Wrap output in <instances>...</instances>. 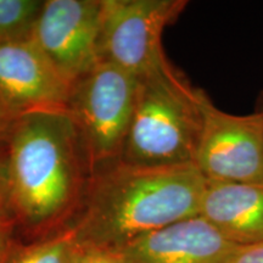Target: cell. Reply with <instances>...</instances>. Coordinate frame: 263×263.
I'll return each mask as SVG.
<instances>
[{
  "label": "cell",
  "instance_id": "obj_1",
  "mask_svg": "<svg viewBox=\"0 0 263 263\" xmlns=\"http://www.w3.org/2000/svg\"><path fill=\"white\" fill-rule=\"evenodd\" d=\"M205 188L195 164L139 167L120 161L91 174L72 228L82 248L118 251L140 236L199 216Z\"/></svg>",
  "mask_w": 263,
  "mask_h": 263
},
{
  "label": "cell",
  "instance_id": "obj_2",
  "mask_svg": "<svg viewBox=\"0 0 263 263\" xmlns=\"http://www.w3.org/2000/svg\"><path fill=\"white\" fill-rule=\"evenodd\" d=\"M8 203L15 227H55L82 209L90 172L68 111L20 116L6 145Z\"/></svg>",
  "mask_w": 263,
  "mask_h": 263
},
{
  "label": "cell",
  "instance_id": "obj_3",
  "mask_svg": "<svg viewBox=\"0 0 263 263\" xmlns=\"http://www.w3.org/2000/svg\"><path fill=\"white\" fill-rule=\"evenodd\" d=\"M200 90L168 59L139 78L121 162L139 167L194 164L202 128Z\"/></svg>",
  "mask_w": 263,
  "mask_h": 263
},
{
  "label": "cell",
  "instance_id": "obj_4",
  "mask_svg": "<svg viewBox=\"0 0 263 263\" xmlns=\"http://www.w3.org/2000/svg\"><path fill=\"white\" fill-rule=\"evenodd\" d=\"M139 80L101 60L72 87L68 114L90 176L120 162L136 107Z\"/></svg>",
  "mask_w": 263,
  "mask_h": 263
},
{
  "label": "cell",
  "instance_id": "obj_5",
  "mask_svg": "<svg viewBox=\"0 0 263 263\" xmlns=\"http://www.w3.org/2000/svg\"><path fill=\"white\" fill-rule=\"evenodd\" d=\"M185 0H103L101 60L145 77L167 60L162 34L185 9Z\"/></svg>",
  "mask_w": 263,
  "mask_h": 263
},
{
  "label": "cell",
  "instance_id": "obj_6",
  "mask_svg": "<svg viewBox=\"0 0 263 263\" xmlns=\"http://www.w3.org/2000/svg\"><path fill=\"white\" fill-rule=\"evenodd\" d=\"M202 128L194 164L207 182L263 183V110L232 115L200 90Z\"/></svg>",
  "mask_w": 263,
  "mask_h": 263
},
{
  "label": "cell",
  "instance_id": "obj_7",
  "mask_svg": "<svg viewBox=\"0 0 263 263\" xmlns=\"http://www.w3.org/2000/svg\"><path fill=\"white\" fill-rule=\"evenodd\" d=\"M103 0H45L31 39L74 84L101 61Z\"/></svg>",
  "mask_w": 263,
  "mask_h": 263
},
{
  "label": "cell",
  "instance_id": "obj_8",
  "mask_svg": "<svg viewBox=\"0 0 263 263\" xmlns=\"http://www.w3.org/2000/svg\"><path fill=\"white\" fill-rule=\"evenodd\" d=\"M72 87L32 39L0 44V100L16 116L67 111Z\"/></svg>",
  "mask_w": 263,
  "mask_h": 263
},
{
  "label": "cell",
  "instance_id": "obj_9",
  "mask_svg": "<svg viewBox=\"0 0 263 263\" xmlns=\"http://www.w3.org/2000/svg\"><path fill=\"white\" fill-rule=\"evenodd\" d=\"M236 249L196 216L140 236L116 252L122 263H230Z\"/></svg>",
  "mask_w": 263,
  "mask_h": 263
},
{
  "label": "cell",
  "instance_id": "obj_10",
  "mask_svg": "<svg viewBox=\"0 0 263 263\" xmlns=\"http://www.w3.org/2000/svg\"><path fill=\"white\" fill-rule=\"evenodd\" d=\"M199 216L233 244L263 242V183L206 180Z\"/></svg>",
  "mask_w": 263,
  "mask_h": 263
},
{
  "label": "cell",
  "instance_id": "obj_11",
  "mask_svg": "<svg viewBox=\"0 0 263 263\" xmlns=\"http://www.w3.org/2000/svg\"><path fill=\"white\" fill-rule=\"evenodd\" d=\"M83 248L73 228H67L24 248L14 246L6 263H76Z\"/></svg>",
  "mask_w": 263,
  "mask_h": 263
},
{
  "label": "cell",
  "instance_id": "obj_12",
  "mask_svg": "<svg viewBox=\"0 0 263 263\" xmlns=\"http://www.w3.org/2000/svg\"><path fill=\"white\" fill-rule=\"evenodd\" d=\"M44 2L0 0V44L31 39Z\"/></svg>",
  "mask_w": 263,
  "mask_h": 263
},
{
  "label": "cell",
  "instance_id": "obj_13",
  "mask_svg": "<svg viewBox=\"0 0 263 263\" xmlns=\"http://www.w3.org/2000/svg\"><path fill=\"white\" fill-rule=\"evenodd\" d=\"M18 116L0 100V150H5Z\"/></svg>",
  "mask_w": 263,
  "mask_h": 263
},
{
  "label": "cell",
  "instance_id": "obj_14",
  "mask_svg": "<svg viewBox=\"0 0 263 263\" xmlns=\"http://www.w3.org/2000/svg\"><path fill=\"white\" fill-rule=\"evenodd\" d=\"M76 263H122L116 251L100 249H84Z\"/></svg>",
  "mask_w": 263,
  "mask_h": 263
},
{
  "label": "cell",
  "instance_id": "obj_15",
  "mask_svg": "<svg viewBox=\"0 0 263 263\" xmlns=\"http://www.w3.org/2000/svg\"><path fill=\"white\" fill-rule=\"evenodd\" d=\"M230 263H263V242L238 246Z\"/></svg>",
  "mask_w": 263,
  "mask_h": 263
},
{
  "label": "cell",
  "instance_id": "obj_16",
  "mask_svg": "<svg viewBox=\"0 0 263 263\" xmlns=\"http://www.w3.org/2000/svg\"><path fill=\"white\" fill-rule=\"evenodd\" d=\"M8 193V161H6L5 149L0 150V209L5 210V211L10 215Z\"/></svg>",
  "mask_w": 263,
  "mask_h": 263
},
{
  "label": "cell",
  "instance_id": "obj_17",
  "mask_svg": "<svg viewBox=\"0 0 263 263\" xmlns=\"http://www.w3.org/2000/svg\"><path fill=\"white\" fill-rule=\"evenodd\" d=\"M14 230L15 227H0V263H6L14 249Z\"/></svg>",
  "mask_w": 263,
  "mask_h": 263
},
{
  "label": "cell",
  "instance_id": "obj_18",
  "mask_svg": "<svg viewBox=\"0 0 263 263\" xmlns=\"http://www.w3.org/2000/svg\"><path fill=\"white\" fill-rule=\"evenodd\" d=\"M0 227H15V223L12 221L11 216L3 209H0Z\"/></svg>",
  "mask_w": 263,
  "mask_h": 263
}]
</instances>
